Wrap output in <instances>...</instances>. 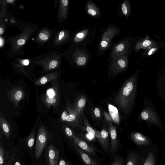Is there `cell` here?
<instances>
[{
    "mask_svg": "<svg viewBox=\"0 0 165 165\" xmlns=\"http://www.w3.org/2000/svg\"><path fill=\"white\" fill-rule=\"evenodd\" d=\"M52 138L48 134L44 125L40 126L35 140L33 154L31 158L32 165H43L45 150Z\"/></svg>",
    "mask_w": 165,
    "mask_h": 165,
    "instance_id": "obj_1",
    "label": "cell"
},
{
    "mask_svg": "<svg viewBox=\"0 0 165 165\" xmlns=\"http://www.w3.org/2000/svg\"><path fill=\"white\" fill-rule=\"evenodd\" d=\"M52 139L46 149L43 165H58L60 157H64L63 144L55 142Z\"/></svg>",
    "mask_w": 165,
    "mask_h": 165,
    "instance_id": "obj_2",
    "label": "cell"
},
{
    "mask_svg": "<svg viewBox=\"0 0 165 165\" xmlns=\"http://www.w3.org/2000/svg\"><path fill=\"white\" fill-rule=\"evenodd\" d=\"M144 154V159L142 165H158L159 154L158 146L153 144L145 147H137Z\"/></svg>",
    "mask_w": 165,
    "mask_h": 165,
    "instance_id": "obj_3",
    "label": "cell"
},
{
    "mask_svg": "<svg viewBox=\"0 0 165 165\" xmlns=\"http://www.w3.org/2000/svg\"><path fill=\"white\" fill-rule=\"evenodd\" d=\"M58 84H54L53 86L49 88L43 98L44 103L49 108L53 106L56 108L59 105L60 94Z\"/></svg>",
    "mask_w": 165,
    "mask_h": 165,
    "instance_id": "obj_4",
    "label": "cell"
},
{
    "mask_svg": "<svg viewBox=\"0 0 165 165\" xmlns=\"http://www.w3.org/2000/svg\"><path fill=\"white\" fill-rule=\"evenodd\" d=\"M133 88V84L131 81L127 82L123 87L118 99L119 105L122 108H125L127 105Z\"/></svg>",
    "mask_w": 165,
    "mask_h": 165,
    "instance_id": "obj_5",
    "label": "cell"
},
{
    "mask_svg": "<svg viewBox=\"0 0 165 165\" xmlns=\"http://www.w3.org/2000/svg\"><path fill=\"white\" fill-rule=\"evenodd\" d=\"M25 92L23 89L20 87H12L8 92V97L9 100L14 103L15 108L19 106L20 102L25 97Z\"/></svg>",
    "mask_w": 165,
    "mask_h": 165,
    "instance_id": "obj_6",
    "label": "cell"
},
{
    "mask_svg": "<svg viewBox=\"0 0 165 165\" xmlns=\"http://www.w3.org/2000/svg\"><path fill=\"white\" fill-rule=\"evenodd\" d=\"M144 159V154L139 150L129 151L126 165H142Z\"/></svg>",
    "mask_w": 165,
    "mask_h": 165,
    "instance_id": "obj_7",
    "label": "cell"
},
{
    "mask_svg": "<svg viewBox=\"0 0 165 165\" xmlns=\"http://www.w3.org/2000/svg\"><path fill=\"white\" fill-rule=\"evenodd\" d=\"M118 33L117 29L112 27H110L105 31L102 35L100 43L101 50H105L108 48L111 40L117 35Z\"/></svg>",
    "mask_w": 165,
    "mask_h": 165,
    "instance_id": "obj_8",
    "label": "cell"
},
{
    "mask_svg": "<svg viewBox=\"0 0 165 165\" xmlns=\"http://www.w3.org/2000/svg\"><path fill=\"white\" fill-rule=\"evenodd\" d=\"M70 139L72 141L73 143L76 145L91 156L93 157L96 155V150L93 147L88 144L85 141L80 139L74 133Z\"/></svg>",
    "mask_w": 165,
    "mask_h": 165,
    "instance_id": "obj_9",
    "label": "cell"
},
{
    "mask_svg": "<svg viewBox=\"0 0 165 165\" xmlns=\"http://www.w3.org/2000/svg\"><path fill=\"white\" fill-rule=\"evenodd\" d=\"M130 137L136 147L148 146L153 144L152 141L149 138L139 133H132Z\"/></svg>",
    "mask_w": 165,
    "mask_h": 165,
    "instance_id": "obj_10",
    "label": "cell"
},
{
    "mask_svg": "<svg viewBox=\"0 0 165 165\" xmlns=\"http://www.w3.org/2000/svg\"><path fill=\"white\" fill-rule=\"evenodd\" d=\"M127 57L123 55L118 57L113 60L111 69L115 72H120L127 67L128 64Z\"/></svg>",
    "mask_w": 165,
    "mask_h": 165,
    "instance_id": "obj_11",
    "label": "cell"
},
{
    "mask_svg": "<svg viewBox=\"0 0 165 165\" xmlns=\"http://www.w3.org/2000/svg\"><path fill=\"white\" fill-rule=\"evenodd\" d=\"M35 129H33L29 135L26 137L25 143H23V148L28 154L29 157L32 158L35 143Z\"/></svg>",
    "mask_w": 165,
    "mask_h": 165,
    "instance_id": "obj_12",
    "label": "cell"
},
{
    "mask_svg": "<svg viewBox=\"0 0 165 165\" xmlns=\"http://www.w3.org/2000/svg\"><path fill=\"white\" fill-rule=\"evenodd\" d=\"M129 43L126 41L120 42L114 47L111 53V57L112 60L118 57L125 55L127 52Z\"/></svg>",
    "mask_w": 165,
    "mask_h": 165,
    "instance_id": "obj_13",
    "label": "cell"
},
{
    "mask_svg": "<svg viewBox=\"0 0 165 165\" xmlns=\"http://www.w3.org/2000/svg\"><path fill=\"white\" fill-rule=\"evenodd\" d=\"M74 148L81 157L83 162L86 165H99L96 160H93L90 155L80 148L76 145L72 143Z\"/></svg>",
    "mask_w": 165,
    "mask_h": 165,
    "instance_id": "obj_14",
    "label": "cell"
},
{
    "mask_svg": "<svg viewBox=\"0 0 165 165\" xmlns=\"http://www.w3.org/2000/svg\"><path fill=\"white\" fill-rule=\"evenodd\" d=\"M0 126L1 132L2 135L8 139H10L12 136V129L11 125L3 116L2 113H0Z\"/></svg>",
    "mask_w": 165,
    "mask_h": 165,
    "instance_id": "obj_15",
    "label": "cell"
},
{
    "mask_svg": "<svg viewBox=\"0 0 165 165\" xmlns=\"http://www.w3.org/2000/svg\"><path fill=\"white\" fill-rule=\"evenodd\" d=\"M109 132L110 136V151L111 152H114L116 151L119 146L116 128L111 126L109 127Z\"/></svg>",
    "mask_w": 165,
    "mask_h": 165,
    "instance_id": "obj_16",
    "label": "cell"
},
{
    "mask_svg": "<svg viewBox=\"0 0 165 165\" xmlns=\"http://www.w3.org/2000/svg\"><path fill=\"white\" fill-rule=\"evenodd\" d=\"M58 74L56 73H51L47 74L39 78L35 82L37 86L44 85L47 83L52 81H54L57 79Z\"/></svg>",
    "mask_w": 165,
    "mask_h": 165,
    "instance_id": "obj_17",
    "label": "cell"
},
{
    "mask_svg": "<svg viewBox=\"0 0 165 165\" xmlns=\"http://www.w3.org/2000/svg\"><path fill=\"white\" fill-rule=\"evenodd\" d=\"M2 134H0V165H6L11 155L4 148L2 140Z\"/></svg>",
    "mask_w": 165,
    "mask_h": 165,
    "instance_id": "obj_18",
    "label": "cell"
},
{
    "mask_svg": "<svg viewBox=\"0 0 165 165\" xmlns=\"http://www.w3.org/2000/svg\"><path fill=\"white\" fill-rule=\"evenodd\" d=\"M102 143L101 145L104 150H108L109 148V133L105 129H102L101 132Z\"/></svg>",
    "mask_w": 165,
    "mask_h": 165,
    "instance_id": "obj_19",
    "label": "cell"
},
{
    "mask_svg": "<svg viewBox=\"0 0 165 165\" xmlns=\"http://www.w3.org/2000/svg\"><path fill=\"white\" fill-rule=\"evenodd\" d=\"M108 110L111 118L117 124H118L120 121V118L118 109L114 106L109 104Z\"/></svg>",
    "mask_w": 165,
    "mask_h": 165,
    "instance_id": "obj_20",
    "label": "cell"
},
{
    "mask_svg": "<svg viewBox=\"0 0 165 165\" xmlns=\"http://www.w3.org/2000/svg\"><path fill=\"white\" fill-rule=\"evenodd\" d=\"M86 9L89 15L93 17L99 16L100 12L99 9L91 2H89L87 4Z\"/></svg>",
    "mask_w": 165,
    "mask_h": 165,
    "instance_id": "obj_21",
    "label": "cell"
},
{
    "mask_svg": "<svg viewBox=\"0 0 165 165\" xmlns=\"http://www.w3.org/2000/svg\"><path fill=\"white\" fill-rule=\"evenodd\" d=\"M75 61L77 64L79 66L85 65L87 61L86 54L84 52L79 51L76 56Z\"/></svg>",
    "mask_w": 165,
    "mask_h": 165,
    "instance_id": "obj_22",
    "label": "cell"
},
{
    "mask_svg": "<svg viewBox=\"0 0 165 165\" xmlns=\"http://www.w3.org/2000/svg\"><path fill=\"white\" fill-rule=\"evenodd\" d=\"M86 130L89 134H90L96 137L99 142L100 144L101 145L102 143V137L100 133L93 128L90 126H89L88 124H86Z\"/></svg>",
    "mask_w": 165,
    "mask_h": 165,
    "instance_id": "obj_23",
    "label": "cell"
},
{
    "mask_svg": "<svg viewBox=\"0 0 165 165\" xmlns=\"http://www.w3.org/2000/svg\"><path fill=\"white\" fill-rule=\"evenodd\" d=\"M15 153V156L13 161V165H25L24 162V159L23 156L22 154L18 152V153Z\"/></svg>",
    "mask_w": 165,
    "mask_h": 165,
    "instance_id": "obj_24",
    "label": "cell"
},
{
    "mask_svg": "<svg viewBox=\"0 0 165 165\" xmlns=\"http://www.w3.org/2000/svg\"><path fill=\"white\" fill-rule=\"evenodd\" d=\"M121 10L124 15L127 17L130 12V6L127 1H124L122 3Z\"/></svg>",
    "mask_w": 165,
    "mask_h": 165,
    "instance_id": "obj_25",
    "label": "cell"
},
{
    "mask_svg": "<svg viewBox=\"0 0 165 165\" xmlns=\"http://www.w3.org/2000/svg\"><path fill=\"white\" fill-rule=\"evenodd\" d=\"M87 33V31L86 30L79 32L76 35L75 38V41L77 42L81 41L85 38Z\"/></svg>",
    "mask_w": 165,
    "mask_h": 165,
    "instance_id": "obj_26",
    "label": "cell"
},
{
    "mask_svg": "<svg viewBox=\"0 0 165 165\" xmlns=\"http://www.w3.org/2000/svg\"><path fill=\"white\" fill-rule=\"evenodd\" d=\"M111 165H124L123 160L121 157H115Z\"/></svg>",
    "mask_w": 165,
    "mask_h": 165,
    "instance_id": "obj_27",
    "label": "cell"
},
{
    "mask_svg": "<svg viewBox=\"0 0 165 165\" xmlns=\"http://www.w3.org/2000/svg\"><path fill=\"white\" fill-rule=\"evenodd\" d=\"M58 64V63L57 61L53 60L48 64L47 68L48 70L54 69L57 68Z\"/></svg>",
    "mask_w": 165,
    "mask_h": 165,
    "instance_id": "obj_28",
    "label": "cell"
},
{
    "mask_svg": "<svg viewBox=\"0 0 165 165\" xmlns=\"http://www.w3.org/2000/svg\"><path fill=\"white\" fill-rule=\"evenodd\" d=\"M58 165H72V164L69 160L65 159L64 157H62L60 159Z\"/></svg>",
    "mask_w": 165,
    "mask_h": 165,
    "instance_id": "obj_29",
    "label": "cell"
},
{
    "mask_svg": "<svg viewBox=\"0 0 165 165\" xmlns=\"http://www.w3.org/2000/svg\"><path fill=\"white\" fill-rule=\"evenodd\" d=\"M65 132L66 135L70 139L73 135V133L71 129L68 127H65Z\"/></svg>",
    "mask_w": 165,
    "mask_h": 165,
    "instance_id": "obj_30",
    "label": "cell"
},
{
    "mask_svg": "<svg viewBox=\"0 0 165 165\" xmlns=\"http://www.w3.org/2000/svg\"><path fill=\"white\" fill-rule=\"evenodd\" d=\"M75 119V116L72 114L68 115L66 118L65 121L68 122H71L74 121Z\"/></svg>",
    "mask_w": 165,
    "mask_h": 165,
    "instance_id": "obj_31",
    "label": "cell"
},
{
    "mask_svg": "<svg viewBox=\"0 0 165 165\" xmlns=\"http://www.w3.org/2000/svg\"><path fill=\"white\" fill-rule=\"evenodd\" d=\"M15 155V153H12L11 154L10 158L8 160L6 165H13Z\"/></svg>",
    "mask_w": 165,
    "mask_h": 165,
    "instance_id": "obj_32",
    "label": "cell"
},
{
    "mask_svg": "<svg viewBox=\"0 0 165 165\" xmlns=\"http://www.w3.org/2000/svg\"><path fill=\"white\" fill-rule=\"evenodd\" d=\"M86 101L84 99H80L78 103V106L79 108H82L85 105Z\"/></svg>",
    "mask_w": 165,
    "mask_h": 165,
    "instance_id": "obj_33",
    "label": "cell"
},
{
    "mask_svg": "<svg viewBox=\"0 0 165 165\" xmlns=\"http://www.w3.org/2000/svg\"><path fill=\"white\" fill-rule=\"evenodd\" d=\"M39 38L43 41H47L48 39V35L44 33H41L39 35Z\"/></svg>",
    "mask_w": 165,
    "mask_h": 165,
    "instance_id": "obj_34",
    "label": "cell"
},
{
    "mask_svg": "<svg viewBox=\"0 0 165 165\" xmlns=\"http://www.w3.org/2000/svg\"><path fill=\"white\" fill-rule=\"evenodd\" d=\"M141 117L142 119L144 120H147L149 117L148 114L146 112H143L141 114Z\"/></svg>",
    "mask_w": 165,
    "mask_h": 165,
    "instance_id": "obj_35",
    "label": "cell"
},
{
    "mask_svg": "<svg viewBox=\"0 0 165 165\" xmlns=\"http://www.w3.org/2000/svg\"><path fill=\"white\" fill-rule=\"evenodd\" d=\"M17 43L18 45L20 46H22L25 43L26 41L24 39H20L18 40Z\"/></svg>",
    "mask_w": 165,
    "mask_h": 165,
    "instance_id": "obj_36",
    "label": "cell"
},
{
    "mask_svg": "<svg viewBox=\"0 0 165 165\" xmlns=\"http://www.w3.org/2000/svg\"><path fill=\"white\" fill-rule=\"evenodd\" d=\"M94 113L96 117L97 118H100V111L99 108H96L95 109Z\"/></svg>",
    "mask_w": 165,
    "mask_h": 165,
    "instance_id": "obj_37",
    "label": "cell"
},
{
    "mask_svg": "<svg viewBox=\"0 0 165 165\" xmlns=\"http://www.w3.org/2000/svg\"><path fill=\"white\" fill-rule=\"evenodd\" d=\"M67 115V112L66 111H64L63 113L61 115V118L62 120L63 121H65Z\"/></svg>",
    "mask_w": 165,
    "mask_h": 165,
    "instance_id": "obj_38",
    "label": "cell"
},
{
    "mask_svg": "<svg viewBox=\"0 0 165 165\" xmlns=\"http://www.w3.org/2000/svg\"><path fill=\"white\" fill-rule=\"evenodd\" d=\"M151 43V42L150 41L147 40L144 42L143 44H142V45L145 47H146L149 46Z\"/></svg>",
    "mask_w": 165,
    "mask_h": 165,
    "instance_id": "obj_39",
    "label": "cell"
},
{
    "mask_svg": "<svg viewBox=\"0 0 165 165\" xmlns=\"http://www.w3.org/2000/svg\"><path fill=\"white\" fill-rule=\"evenodd\" d=\"M65 35V33L63 31H62L59 34V40L60 41H61L64 37Z\"/></svg>",
    "mask_w": 165,
    "mask_h": 165,
    "instance_id": "obj_40",
    "label": "cell"
},
{
    "mask_svg": "<svg viewBox=\"0 0 165 165\" xmlns=\"http://www.w3.org/2000/svg\"><path fill=\"white\" fill-rule=\"evenodd\" d=\"M21 63L25 66H28L29 64V61L27 60H23L22 61Z\"/></svg>",
    "mask_w": 165,
    "mask_h": 165,
    "instance_id": "obj_41",
    "label": "cell"
},
{
    "mask_svg": "<svg viewBox=\"0 0 165 165\" xmlns=\"http://www.w3.org/2000/svg\"><path fill=\"white\" fill-rule=\"evenodd\" d=\"M95 137L94 136L89 134L87 135V137L89 139H93V137Z\"/></svg>",
    "mask_w": 165,
    "mask_h": 165,
    "instance_id": "obj_42",
    "label": "cell"
},
{
    "mask_svg": "<svg viewBox=\"0 0 165 165\" xmlns=\"http://www.w3.org/2000/svg\"><path fill=\"white\" fill-rule=\"evenodd\" d=\"M155 49L153 48L151 49V50L148 53V54L149 55H151V54H152L154 50Z\"/></svg>",
    "mask_w": 165,
    "mask_h": 165,
    "instance_id": "obj_43",
    "label": "cell"
},
{
    "mask_svg": "<svg viewBox=\"0 0 165 165\" xmlns=\"http://www.w3.org/2000/svg\"><path fill=\"white\" fill-rule=\"evenodd\" d=\"M3 40L2 39V38H1V39H0V46H1V47H2V46H3Z\"/></svg>",
    "mask_w": 165,
    "mask_h": 165,
    "instance_id": "obj_44",
    "label": "cell"
},
{
    "mask_svg": "<svg viewBox=\"0 0 165 165\" xmlns=\"http://www.w3.org/2000/svg\"><path fill=\"white\" fill-rule=\"evenodd\" d=\"M4 32V30L3 29H2V28H0V34H1V35L3 34Z\"/></svg>",
    "mask_w": 165,
    "mask_h": 165,
    "instance_id": "obj_45",
    "label": "cell"
},
{
    "mask_svg": "<svg viewBox=\"0 0 165 165\" xmlns=\"http://www.w3.org/2000/svg\"><path fill=\"white\" fill-rule=\"evenodd\" d=\"M14 1H13V0H8V1H7V2L8 3H12Z\"/></svg>",
    "mask_w": 165,
    "mask_h": 165,
    "instance_id": "obj_46",
    "label": "cell"
}]
</instances>
